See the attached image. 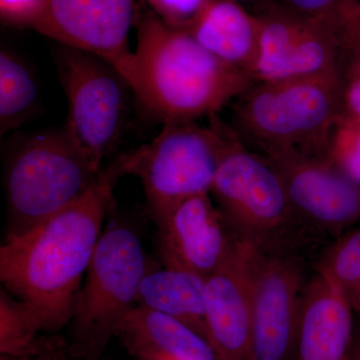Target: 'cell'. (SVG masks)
<instances>
[{"label":"cell","mask_w":360,"mask_h":360,"mask_svg":"<svg viewBox=\"0 0 360 360\" xmlns=\"http://www.w3.org/2000/svg\"><path fill=\"white\" fill-rule=\"evenodd\" d=\"M117 158L101 169L84 196L0 248L4 288L37 315L42 330L68 326L103 224L122 177Z\"/></svg>","instance_id":"1"},{"label":"cell","mask_w":360,"mask_h":360,"mask_svg":"<svg viewBox=\"0 0 360 360\" xmlns=\"http://www.w3.org/2000/svg\"><path fill=\"white\" fill-rule=\"evenodd\" d=\"M134 27L136 47L116 70L129 84L134 101L162 124L219 115L255 84L186 30L163 22L144 0L139 2Z\"/></svg>","instance_id":"2"},{"label":"cell","mask_w":360,"mask_h":360,"mask_svg":"<svg viewBox=\"0 0 360 360\" xmlns=\"http://www.w3.org/2000/svg\"><path fill=\"white\" fill-rule=\"evenodd\" d=\"M226 110L224 120L232 134L265 158L290 151L322 155L343 113L340 68L311 77L255 82Z\"/></svg>","instance_id":"3"},{"label":"cell","mask_w":360,"mask_h":360,"mask_svg":"<svg viewBox=\"0 0 360 360\" xmlns=\"http://www.w3.org/2000/svg\"><path fill=\"white\" fill-rule=\"evenodd\" d=\"M101 169L65 127L22 137L6 158V238L20 236L79 200L96 184Z\"/></svg>","instance_id":"4"},{"label":"cell","mask_w":360,"mask_h":360,"mask_svg":"<svg viewBox=\"0 0 360 360\" xmlns=\"http://www.w3.org/2000/svg\"><path fill=\"white\" fill-rule=\"evenodd\" d=\"M226 139L219 115L210 117L208 127L167 123L149 143L117 160L123 176L141 180L148 212L158 224L182 201L210 193Z\"/></svg>","instance_id":"5"},{"label":"cell","mask_w":360,"mask_h":360,"mask_svg":"<svg viewBox=\"0 0 360 360\" xmlns=\"http://www.w3.org/2000/svg\"><path fill=\"white\" fill-rule=\"evenodd\" d=\"M148 269L141 238L130 227L115 224L103 232L68 324V345L73 356L101 359L118 322L136 305Z\"/></svg>","instance_id":"6"},{"label":"cell","mask_w":360,"mask_h":360,"mask_svg":"<svg viewBox=\"0 0 360 360\" xmlns=\"http://www.w3.org/2000/svg\"><path fill=\"white\" fill-rule=\"evenodd\" d=\"M226 131L210 188L213 201L239 238L262 248H285L286 236L302 226L281 175L269 158L241 144L227 125Z\"/></svg>","instance_id":"7"},{"label":"cell","mask_w":360,"mask_h":360,"mask_svg":"<svg viewBox=\"0 0 360 360\" xmlns=\"http://www.w3.org/2000/svg\"><path fill=\"white\" fill-rule=\"evenodd\" d=\"M56 65L68 99L66 131L101 169L122 139L134 92L122 73L96 54L63 46Z\"/></svg>","instance_id":"8"},{"label":"cell","mask_w":360,"mask_h":360,"mask_svg":"<svg viewBox=\"0 0 360 360\" xmlns=\"http://www.w3.org/2000/svg\"><path fill=\"white\" fill-rule=\"evenodd\" d=\"M245 243L250 360H295L309 283L304 281L302 262L285 248Z\"/></svg>","instance_id":"9"},{"label":"cell","mask_w":360,"mask_h":360,"mask_svg":"<svg viewBox=\"0 0 360 360\" xmlns=\"http://www.w3.org/2000/svg\"><path fill=\"white\" fill-rule=\"evenodd\" d=\"M253 82H279L336 70L342 58L340 26L276 4L259 14Z\"/></svg>","instance_id":"10"},{"label":"cell","mask_w":360,"mask_h":360,"mask_svg":"<svg viewBox=\"0 0 360 360\" xmlns=\"http://www.w3.org/2000/svg\"><path fill=\"white\" fill-rule=\"evenodd\" d=\"M269 158L302 229L341 236L360 225V184L323 155L290 151Z\"/></svg>","instance_id":"11"},{"label":"cell","mask_w":360,"mask_h":360,"mask_svg":"<svg viewBox=\"0 0 360 360\" xmlns=\"http://www.w3.org/2000/svg\"><path fill=\"white\" fill-rule=\"evenodd\" d=\"M139 0H39L25 28L118 68L131 53L129 35Z\"/></svg>","instance_id":"12"},{"label":"cell","mask_w":360,"mask_h":360,"mask_svg":"<svg viewBox=\"0 0 360 360\" xmlns=\"http://www.w3.org/2000/svg\"><path fill=\"white\" fill-rule=\"evenodd\" d=\"M156 226L163 264L205 279L224 264L238 240L210 193L182 201Z\"/></svg>","instance_id":"13"},{"label":"cell","mask_w":360,"mask_h":360,"mask_svg":"<svg viewBox=\"0 0 360 360\" xmlns=\"http://www.w3.org/2000/svg\"><path fill=\"white\" fill-rule=\"evenodd\" d=\"M205 323L217 360H250L251 315L246 243L239 238L231 255L206 277Z\"/></svg>","instance_id":"14"},{"label":"cell","mask_w":360,"mask_h":360,"mask_svg":"<svg viewBox=\"0 0 360 360\" xmlns=\"http://www.w3.org/2000/svg\"><path fill=\"white\" fill-rule=\"evenodd\" d=\"M354 314L342 291L317 269L305 291L295 360H352Z\"/></svg>","instance_id":"15"},{"label":"cell","mask_w":360,"mask_h":360,"mask_svg":"<svg viewBox=\"0 0 360 360\" xmlns=\"http://www.w3.org/2000/svg\"><path fill=\"white\" fill-rule=\"evenodd\" d=\"M113 338L136 360H217L205 338L169 315L135 305Z\"/></svg>","instance_id":"16"},{"label":"cell","mask_w":360,"mask_h":360,"mask_svg":"<svg viewBox=\"0 0 360 360\" xmlns=\"http://www.w3.org/2000/svg\"><path fill=\"white\" fill-rule=\"evenodd\" d=\"M186 32L220 60L250 77L258 56L259 20L245 6L210 0Z\"/></svg>","instance_id":"17"},{"label":"cell","mask_w":360,"mask_h":360,"mask_svg":"<svg viewBox=\"0 0 360 360\" xmlns=\"http://www.w3.org/2000/svg\"><path fill=\"white\" fill-rule=\"evenodd\" d=\"M205 279L165 265L148 269L142 279L136 305L162 312L184 322L207 340L205 304Z\"/></svg>","instance_id":"18"},{"label":"cell","mask_w":360,"mask_h":360,"mask_svg":"<svg viewBox=\"0 0 360 360\" xmlns=\"http://www.w3.org/2000/svg\"><path fill=\"white\" fill-rule=\"evenodd\" d=\"M39 85L27 63L8 49L0 52V134L15 131L37 110Z\"/></svg>","instance_id":"19"},{"label":"cell","mask_w":360,"mask_h":360,"mask_svg":"<svg viewBox=\"0 0 360 360\" xmlns=\"http://www.w3.org/2000/svg\"><path fill=\"white\" fill-rule=\"evenodd\" d=\"M42 328L37 315L6 288L0 290V356L20 359L34 352Z\"/></svg>","instance_id":"20"},{"label":"cell","mask_w":360,"mask_h":360,"mask_svg":"<svg viewBox=\"0 0 360 360\" xmlns=\"http://www.w3.org/2000/svg\"><path fill=\"white\" fill-rule=\"evenodd\" d=\"M317 269L338 285L360 316V225L340 236Z\"/></svg>","instance_id":"21"},{"label":"cell","mask_w":360,"mask_h":360,"mask_svg":"<svg viewBox=\"0 0 360 360\" xmlns=\"http://www.w3.org/2000/svg\"><path fill=\"white\" fill-rule=\"evenodd\" d=\"M324 156L340 172L360 184V124L341 115L329 134Z\"/></svg>","instance_id":"22"},{"label":"cell","mask_w":360,"mask_h":360,"mask_svg":"<svg viewBox=\"0 0 360 360\" xmlns=\"http://www.w3.org/2000/svg\"><path fill=\"white\" fill-rule=\"evenodd\" d=\"M151 11L163 22L186 30L210 0H144Z\"/></svg>","instance_id":"23"},{"label":"cell","mask_w":360,"mask_h":360,"mask_svg":"<svg viewBox=\"0 0 360 360\" xmlns=\"http://www.w3.org/2000/svg\"><path fill=\"white\" fill-rule=\"evenodd\" d=\"M281 6L296 13L328 20L340 26L348 14L359 6V0H277Z\"/></svg>","instance_id":"24"},{"label":"cell","mask_w":360,"mask_h":360,"mask_svg":"<svg viewBox=\"0 0 360 360\" xmlns=\"http://www.w3.org/2000/svg\"><path fill=\"white\" fill-rule=\"evenodd\" d=\"M340 72L342 115L360 124V63L345 51H342Z\"/></svg>","instance_id":"25"},{"label":"cell","mask_w":360,"mask_h":360,"mask_svg":"<svg viewBox=\"0 0 360 360\" xmlns=\"http://www.w3.org/2000/svg\"><path fill=\"white\" fill-rule=\"evenodd\" d=\"M27 360H84L70 354L68 340L58 336H41L34 352Z\"/></svg>","instance_id":"26"},{"label":"cell","mask_w":360,"mask_h":360,"mask_svg":"<svg viewBox=\"0 0 360 360\" xmlns=\"http://www.w3.org/2000/svg\"><path fill=\"white\" fill-rule=\"evenodd\" d=\"M39 0H0V14L6 25L25 28Z\"/></svg>","instance_id":"27"},{"label":"cell","mask_w":360,"mask_h":360,"mask_svg":"<svg viewBox=\"0 0 360 360\" xmlns=\"http://www.w3.org/2000/svg\"><path fill=\"white\" fill-rule=\"evenodd\" d=\"M343 51L360 63V2L340 25Z\"/></svg>","instance_id":"28"},{"label":"cell","mask_w":360,"mask_h":360,"mask_svg":"<svg viewBox=\"0 0 360 360\" xmlns=\"http://www.w3.org/2000/svg\"><path fill=\"white\" fill-rule=\"evenodd\" d=\"M232 1L238 2V4L245 6L248 11H250L255 15H259V14L269 11L276 4H278L277 0H232Z\"/></svg>","instance_id":"29"},{"label":"cell","mask_w":360,"mask_h":360,"mask_svg":"<svg viewBox=\"0 0 360 360\" xmlns=\"http://www.w3.org/2000/svg\"><path fill=\"white\" fill-rule=\"evenodd\" d=\"M352 360H360V335H355Z\"/></svg>","instance_id":"30"},{"label":"cell","mask_w":360,"mask_h":360,"mask_svg":"<svg viewBox=\"0 0 360 360\" xmlns=\"http://www.w3.org/2000/svg\"><path fill=\"white\" fill-rule=\"evenodd\" d=\"M0 360H27V356L20 357V359H11V357L0 356Z\"/></svg>","instance_id":"31"},{"label":"cell","mask_w":360,"mask_h":360,"mask_svg":"<svg viewBox=\"0 0 360 360\" xmlns=\"http://www.w3.org/2000/svg\"><path fill=\"white\" fill-rule=\"evenodd\" d=\"M359 2H360V0H359Z\"/></svg>","instance_id":"32"}]
</instances>
